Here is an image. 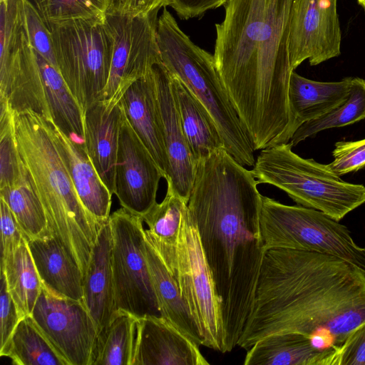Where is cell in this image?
<instances>
[{
	"label": "cell",
	"instance_id": "obj_1",
	"mask_svg": "<svg viewBox=\"0 0 365 365\" xmlns=\"http://www.w3.org/2000/svg\"><path fill=\"white\" fill-rule=\"evenodd\" d=\"M365 322V274L338 257L266 251L252 310L237 346L271 335L300 334L321 350L339 347Z\"/></svg>",
	"mask_w": 365,
	"mask_h": 365
},
{
	"label": "cell",
	"instance_id": "obj_2",
	"mask_svg": "<svg viewBox=\"0 0 365 365\" xmlns=\"http://www.w3.org/2000/svg\"><path fill=\"white\" fill-rule=\"evenodd\" d=\"M257 185L225 148L196 163L187 207L220 299L225 353L250 314L266 252Z\"/></svg>",
	"mask_w": 365,
	"mask_h": 365
},
{
	"label": "cell",
	"instance_id": "obj_3",
	"mask_svg": "<svg viewBox=\"0 0 365 365\" xmlns=\"http://www.w3.org/2000/svg\"><path fill=\"white\" fill-rule=\"evenodd\" d=\"M294 0H228L214 58L255 151L288 143Z\"/></svg>",
	"mask_w": 365,
	"mask_h": 365
},
{
	"label": "cell",
	"instance_id": "obj_4",
	"mask_svg": "<svg viewBox=\"0 0 365 365\" xmlns=\"http://www.w3.org/2000/svg\"><path fill=\"white\" fill-rule=\"evenodd\" d=\"M14 123L19 151L43 206L48 230L76 261L84 279L103 225L82 204L48 121L26 110L14 112Z\"/></svg>",
	"mask_w": 365,
	"mask_h": 365
},
{
	"label": "cell",
	"instance_id": "obj_5",
	"mask_svg": "<svg viewBox=\"0 0 365 365\" xmlns=\"http://www.w3.org/2000/svg\"><path fill=\"white\" fill-rule=\"evenodd\" d=\"M157 40L161 63L206 108L226 150L243 166H253L255 150L227 93L214 56L195 44L165 7L158 19Z\"/></svg>",
	"mask_w": 365,
	"mask_h": 365
},
{
	"label": "cell",
	"instance_id": "obj_6",
	"mask_svg": "<svg viewBox=\"0 0 365 365\" xmlns=\"http://www.w3.org/2000/svg\"><path fill=\"white\" fill-rule=\"evenodd\" d=\"M251 172L258 184L286 192L297 205L315 209L340 221L365 203V186L341 180L327 165L305 159L289 143L260 150Z\"/></svg>",
	"mask_w": 365,
	"mask_h": 365
},
{
	"label": "cell",
	"instance_id": "obj_7",
	"mask_svg": "<svg viewBox=\"0 0 365 365\" xmlns=\"http://www.w3.org/2000/svg\"><path fill=\"white\" fill-rule=\"evenodd\" d=\"M0 98L6 99L14 112L33 111L83 143L79 106L59 71L31 46L22 29L6 68L0 72Z\"/></svg>",
	"mask_w": 365,
	"mask_h": 365
},
{
	"label": "cell",
	"instance_id": "obj_8",
	"mask_svg": "<svg viewBox=\"0 0 365 365\" xmlns=\"http://www.w3.org/2000/svg\"><path fill=\"white\" fill-rule=\"evenodd\" d=\"M58 70L79 106L86 110L103 98L113 48L105 19H78L52 24Z\"/></svg>",
	"mask_w": 365,
	"mask_h": 365
},
{
	"label": "cell",
	"instance_id": "obj_9",
	"mask_svg": "<svg viewBox=\"0 0 365 365\" xmlns=\"http://www.w3.org/2000/svg\"><path fill=\"white\" fill-rule=\"evenodd\" d=\"M260 230L266 251L288 249L334 255L365 274V248L354 242L346 226L321 211L262 195Z\"/></svg>",
	"mask_w": 365,
	"mask_h": 365
},
{
	"label": "cell",
	"instance_id": "obj_10",
	"mask_svg": "<svg viewBox=\"0 0 365 365\" xmlns=\"http://www.w3.org/2000/svg\"><path fill=\"white\" fill-rule=\"evenodd\" d=\"M109 223L116 311L137 319L160 316L145 257L142 217L122 207L110 215Z\"/></svg>",
	"mask_w": 365,
	"mask_h": 365
},
{
	"label": "cell",
	"instance_id": "obj_11",
	"mask_svg": "<svg viewBox=\"0 0 365 365\" xmlns=\"http://www.w3.org/2000/svg\"><path fill=\"white\" fill-rule=\"evenodd\" d=\"M175 279L199 329L203 346L225 353L220 299L188 210L180 233Z\"/></svg>",
	"mask_w": 365,
	"mask_h": 365
},
{
	"label": "cell",
	"instance_id": "obj_12",
	"mask_svg": "<svg viewBox=\"0 0 365 365\" xmlns=\"http://www.w3.org/2000/svg\"><path fill=\"white\" fill-rule=\"evenodd\" d=\"M147 15H106L113 37L108 81L101 100L118 103L135 81L161 63L157 40L158 12Z\"/></svg>",
	"mask_w": 365,
	"mask_h": 365
},
{
	"label": "cell",
	"instance_id": "obj_13",
	"mask_svg": "<svg viewBox=\"0 0 365 365\" xmlns=\"http://www.w3.org/2000/svg\"><path fill=\"white\" fill-rule=\"evenodd\" d=\"M31 316L68 365H93L98 331L83 300L56 297L42 287Z\"/></svg>",
	"mask_w": 365,
	"mask_h": 365
},
{
	"label": "cell",
	"instance_id": "obj_14",
	"mask_svg": "<svg viewBox=\"0 0 365 365\" xmlns=\"http://www.w3.org/2000/svg\"><path fill=\"white\" fill-rule=\"evenodd\" d=\"M338 0H294L289 53L294 71L308 60L317 66L341 53V31Z\"/></svg>",
	"mask_w": 365,
	"mask_h": 365
},
{
	"label": "cell",
	"instance_id": "obj_15",
	"mask_svg": "<svg viewBox=\"0 0 365 365\" xmlns=\"http://www.w3.org/2000/svg\"><path fill=\"white\" fill-rule=\"evenodd\" d=\"M164 174L140 140L125 115L118 143L114 194L121 207L142 217L157 202Z\"/></svg>",
	"mask_w": 365,
	"mask_h": 365
},
{
	"label": "cell",
	"instance_id": "obj_16",
	"mask_svg": "<svg viewBox=\"0 0 365 365\" xmlns=\"http://www.w3.org/2000/svg\"><path fill=\"white\" fill-rule=\"evenodd\" d=\"M163 137L168 157L167 185L188 203L195 181V163L185 139L175 100L172 77L162 64L153 67Z\"/></svg>",
	"mask_w": 365,
	"mask_h": 365
},
{
	"label": "cell",
	"instance_id": "obj_17",
	"mask_svg": "<svg viewBox=\"0 0 365 365\" xmlns=\"http://www.w3.org/2000/svg\"><path fill=\"white\" fill-rule=\"evenodd\" d=\"M200 346L161 316L136 323L131 365H207Z\"/></svg>",
	"mask_w": 365,
	"mask_h": 365
},
{
	"label": "cell",
	"instance_id": "obj_18",
	"mask_svg": "<svg viewBox=\"0 0 365 365\" xmlns=\"http://www.w3.org/2000/svg\"><path fill=\"white\" fill-rule=\"evenodd\" d=\"M125 113L120 103L101 100L83 114V143L101 179L114 194L119 136Z\"/></svg>",
	"mask_w": 365,
	"mask_h": 365
},
{
	"label": "cell",
	"instance_id": "obj_19",
	"mask_svg": "<svg viewBox=\"0 0 365 365\" xmlns=\"http://www.w3.org/2000/svg\"><path fill=\"white\" fill-rule=\"evenodd\" d=\"M48 123L57 149L82 204L103 225L109 220L113 194L101 179L84 143L66 134L53 123Z\"/></svg>",
	"mask_w": 365,
	"mask_h": 365
},
{
	"label": "cell",
	"instance_id": "obj_20",
	"mask_svg": "<svg viewBox=\"0 0 365 365\" xmlns=\"http://www.w3.org/2000/svg\"><path fill=\"white\" fill-rule=\"evenodd\" d=\"M120 103L128 122L152 155L165 178L168 162L163 137L153 68L149 73L133 82L126 89Z\"/></svg>",
	"mask_w": 365,
	"mask_h": 365
},
{
	"label": "cell",
	"instance_id": "obj_21",
	"mask_svg": "<svg viewBox=\"0 0 365 365\" xmlns=\"http://www.w3.org/2000/svg\"><path fill=\"white\" fill-rule=\"evenodd\" d=\"M112 233L109 220L98 232L83 279V302L92 317L98 339L116 313L111 265Z\"/></svg>",
	"mask_w": 365,
	"mask_h": 365
},
{
	"label": "cell",
	"instance_id": "obj_22",
	"mask_svg": "<svg viewBox=\"0 0 365 365\" xmlns=\"http://www.w3.org/2000/svg\"><path fill=\"white\" fill-rule=\"evenodd\" d=\"M27 243L42 287L56 297L83 300L82 272L59 241L48 232Z\"/></svg>",
	"mask_w": 365,
	"mask_h": 365
},
{
	"label": "cell",
	"instance_id": "obj_23",
	"mask_svg": "<svg viewBox=\"0 0 365 365\" xmlns=\"http://www.w3.org/2000/svg\"><path fill=\"white\" fill-rule=\"evenodd\" d=\"M352 78L347 77L339 81H317L293 71L288 89L290 140L302 124L321 118L344 103L349 96Z\"/></svg>",
	"mask_w": 365,
	"mask_h": 365
},
{
	"label": "cell",
	"instance_id": "obj_24",
	"mask_svg": "<svg viewBox=\"0 0 365 365\" xmlns=\"http://www.w3.org/2000/svg\"><path fill=\"white\" fill-rule=\"evenodd\" d=\"M187 210V202L167 185L163 200L141 217L148 227L145 230L146 240L175 277L180 233Z\"/></svg>",
	"mask_w": 365,
	"mask_h": 365
},
{
	"label": "cell",
	"instance_id": "obj_25",
	"mask_svg": "<svg viewBox=\"0 0 365 365\" xmlns=\"http://www.w3.org/2000/svg\"><path fill=\"white\" fill-rule=\"evenodd\" d=\"M171 77L182 130L196 163L212 153L225 148L224 143L206 108L179 78L172 74Z\"/></svg>",
	"mask_w": 365,
	"mask_h": 365
},
{
	"label": "cell",
	"instance_id": "obj_26",
	"mask_svg": "<svg viewBox=\"0 0 365 365\" xmlns=\"http://www.w3.org/2000/svg\"><path fill=\"white\" fill-rule=\"evenodd\" d=\"M335 349L315 348L304 336L274 334L255 343L247 351L245 365H330Z\"/></svg>",
	"mask_w": 365,
	"mask_h": 365
},
{
	"label": "cell",
	"instance_id": "obj_27",
	"mask_svg": "<svg viewBox=\"0 0 365 365\" xmlns=\"http://www.w3.org/2000/svg\"><path fill=\"white\" fill-rule=\"evenodd\" d=\"M145 253L160 316L197 346H203L199 329L182 298L175 277L145 239Z\"/></svg>",
	"mask_w": 365,
	"mask_h": 365
},
{
	"label": "cell",
	"instance_id": "obj_28",
	"mask_svg": "<svg viewBox=\"0 0 365 365\" xmlns=\"http://www.w3.org/2000/svg\"><path fill=\"white\" fill-rule=\"evenodd\" d=\"M1 272L4 274L8 291L17 307L21 319L31 315L42 285L27 240L1 262Z\"/></svg>",
	"mask_w": 365,
	"mask_h": 365
},
{
	"label": "cell",
	"instance_id": "obj_29",
	"mask_svg": "<svg viewBox=\"0 0 365 365\" xmlns=\"http://www.w3.org/2000/svg\"><path fill=\"white\" fill-rule=\"evenodd\" d=\"M15 365H68L36 325L31 315L18 324L7 344L0 349Z\"/></svg>",
	"mask_w": 365,
	"mask_h": 365
},
{
	"label": "cell",
	"instance_id": "obj_30",
	"mask_svg": "<svg viewBox=\"0 0 365 365\" xmlns=\"http://www.w3.org/2000/svg\"><path fill=\"white\" fill-rule=\"evenodd\" d=\"M0 198L8 205L26 240L39 238L49 232L43 206L28 170L19 182L0 188Z\"/></svg>",
	"mask_w": 365,
	"mask_h": 365
},
{
	"label": "cell",
	"instance_id": "obj_31",
	"mask_svg": "<svg viewBox=\"0 0 365 365\" xmlns=\"http://www.w3.org/2000/svg\"><path fill=\"white\" fill-rule=\"evenodd\" d=\"M138 319L117 311L98 339L93 365H131Z\"/></svg>",
	"mask_w": 365,
	"mask_h": 365
},
{
	"label": "cell",
	"instance_id": "obj_32",
	"mask_svg": "<svg viewBox=\"0 0 365 365\" xmlns=\"http://www.w3.org/2000/svg\"><path fill=\"white\" fill-rule=\"evenodd\" d=\"M365 118V79L352 78L347 99L341 105L319 118L302 124L289 142L296 146L300 142L319 132L353 124Z\"/></svg>",
	"mask_w": 365,
	"mask_h": 365
},
{
	"label": "cell",
	"instance_id": "obj_33",
	"mask_svg": "<svg viewBox=\"0 0 365 365\" xmlns=\"http://www.w3.org/2000/svg\"><path fill=\"white\" fill-rule=\"evenodd\" d=\"M0 188L12 186L26 174L19 151L14 111L6 99L0 98Z\"/></svg>",
	"mask_w": 365,
	"mask_h": 365
},
{
	"label": "cell",
	"instance_id": "obj_34",
	"mask_svg": "<svg viewBox=\"0 0 365 365\" xmlns=\"http://www.w3.org/2000/svg\"><path fill=\"white\" fill-rule=\"evenodd\" d=\"M48 26L78 19H105L108 0H35Z\"/></svg>",
	"mask_w": 365,
	"mask_h": 365
},
{
	"label": "cell",
	"instance_id": "obj_35",
	"mask_svg": "<svg viewBox=\"0 0 365 365\" xmlns=\"http://www.w3.org/2000/svg\"><path fill=\"white\" fill-rule=\"evenodd\" d=\"M21 29L31 46L58 69L51 30L34 4L19 0Z\"/></svg>",
	"mask_w": 365,
	"mask_h": 365
},
{
	"label": "cell",
	"instance_id": "obj_36",
	"mask_svg": "<svg viewBox=\"0 0 365 365\" xmlns=\"http://www.w3.org/2000/svg\"><path fill=\"white\" fill-rule=\"evenodd\" d=\"M0 71H4L21 33L19 0H0Z\"/></svg>",
	"mask_w": 365,
	"mask_h": 365
},
{
	"label": "cell",
	"instance_id": "obj_37",
	"mask_svg": "<svg viewBox=\"0 0 365 365\" xmlns=\"http://www.w3.org/2000/svg\"><path fill=\"white\" fill-rule=\"evenodd\" d=\"M333 160L327 168L342 176L365 168V138L354 141H339L332 151Z\"/></svg>",
	"mask_w": 365,
	"mask_h": 365
},
{
	"label": "cell",
	"instance_id": "obj_38",
	"mask_svg": "<svg viewBox=\"0 0 365 365\" xmlns=\"http://www.w3.org/2000/svg\"><path fill=\"white\" fill-rule=\"evenodd\" d=\"M331 365H365V322L334 349Z\"/></svg>",
	"mask_w": 365,
	"mask_h": 365
},
{
	"label": "cell",
	"instance_id": "obj_39",
	"mask_svg": "<svg viewBox=\"0 0 365 365\" xmlns=\"http://www.w3.org/2000/svg\"><path fill=\"white\" fill-rule=\"evenodd\" d=\"M1 262L13 253L26 240L11 210L0 198Z\"/></svg>",
	"mask_w": 365,
	"mask_h": 365
},
{
	"label": "cell",
	"instance_id": "obj_40",
	"mask_svg": "<svg viewBox=\"0 0 365 365\" xmlns=\"http://www.w3.org/2000/svg\"><path fill=\"white\" fill-rule=\"evenodd\" d=\"M21 320L17 307L8 291L4 274L1 272L0 349L7 344Z\"/></svg>",
	"mask_w": 365,
	"mask_h": 365
},
{
	"label": "cell",
	"instance_id": "obj_41",
	"mask_svg": "<svg viewBox=\"0 0 365 365\" xmlns=\"http://www.w3.org/2000/svg\"><path fill=\"white\" fill-rule=\"evenodd\" d=\"M228 0H168V6L184 20L203 16L207 11L224 6Z\"/></svg>",
	"mask_w": 365,
	"mask_h": 365
},
{
	"label": "cell",
	"instance_id": "obj_42",
	"mask_svg": "<svg viewBox=\"0 0 365 365\" xmlns=\"http://www.w3.org/2000/svg\"><path fill=\"white\" fill-rule=\"evenodd\" d=\"M168 0H130L127 15L132 16L147 15L168 6Z\"/></svg>",
	"mask_w": 365,
	"mask_h": 365
},
{
	"label": "cell",
	"instance_id": "obj_43",
	"mask_svg": "<svg viewBox=\"0 0 365 365\" xmlns=\"http://www.w3.org/2000/svg\"><path fill=\"white\" fill-rule=\"evenodd\" d=\"M130 0H108L106 15H127Z\"/></svg>",
	"mask_w": 365,
	"mask_h": 365
},
{
	"label": "cell",
	"instance_id": "obj_44",
	"mask_svg": "<svg viewBox=\"0 0 365 365\" xmlns=\"http://www.w3.org/2000/svg\"><path fill=\"white\" fill-rule=\"evenodd\" d=\"M357 1L365 9V0H357Z\"/></svg>",
	"mask_w": 365,
	"mask_h": 365
},
{
	"label": "cell",
	"instance_id": "obj_45",
	"mask_svg": "<svg viewBox=\"0 0 365 365\" xmlns=\"http://www.w3.org/2000/svg\"><path fill=\"white\" fill-rule=\"evenodd\" d=\"M30 1H31L32 3L35 1V0H29Z\"/></svg>",
	"mask_w": 365,
	"mask_h": 365
},
{
	"label": "cell",
	"instance_id": "obj_46",
	"mask_svg": "<svg viewBox=\"0 0 365 365\" xmlns=\"http://www.w3.org/2000/svg\"><path fill=\"white\" fill-rule=\"evenodd\" d=\"M364 248H365V247H364Z\"/></svg>",
	"mask_w": 365,
	"mask_h": 365
}]
</instances>
